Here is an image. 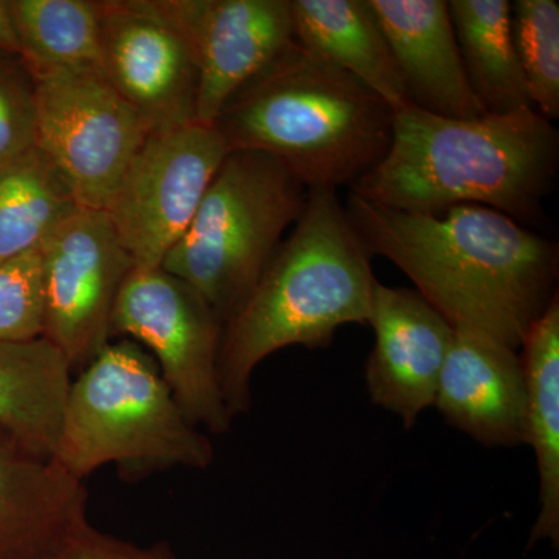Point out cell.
<instances>
[{
  "label": "cell",
  "mask_w": 559,
  "mask_h": 559,
  "mask_svg": "<svg viewBox=\"0 0 559 559\" xmlns=\"http://www.w3.org/2000/svg\"><path fill=\"white\" fill-rule=\"evenodd\" d=\"M44 333L40 250L0 263V344L39 340Z\"/></svg>",
  "instance_id": "obj_24"
},
{
  "label": "cell",
  "mask_w": 559,
  "mask_h": 559,
  "mask_svg": "<svg viewBox=\"0 0 559 559\" xmlns=\"http://www.w3.org/2000/svg\"><path fill=\"white\" fill-rule=\"evenodd\" d=\"M68 360L49 341L0 344V429L51 459L70 388Z\"/></svg>",
  "instance_id": "obj_19"
},
{
  "label": "cell",
  "mask_w": 559,
  "mask_h": 559,
  "mask_svg": "<svg viewBox=\"0 0 559 559\" xmlns=\"http://www.w3.org/2000/svg\"><path fill=\"white\" fill-rule=\"evenodd\" d=\"M294 40L360 81L392 109L409 103L370 0H290Z\"/></svg>",
  "instance_id": "obj_17"
},
{
  "label": "cell",
  "mask_w": 559,
  "mask_h": 559,
  "mask_svg": "<svg viewBox=\"0 0 559 559\" xmlns=\"http://www.w3.org/2000/svg\"><path fill=\"white\" fill-rule=\"evenodd\" d=\"M511 35L533 109L554 123L559 119V3L510 2Z\"/></svg>",
  "instance_id": "obj_23"
},
{
  "label": "cell",
  "mask_w": 559,
  "mask_h": 559,
  "mask_svg": "<svg viewBox=\"0 0 559 559\" xmlns=\"http://www.w3.org/2000/svg\"><path fill=\"white\" fill-rule=\"evenodd\" d=\"M527 384V444L538 468V516L528 549L559 546V296L528 330L520 349Z\"/></svg>",
  "instance_id": "obj_18"
},
{
  "label": "cell",
  "mask_w": 559,
  "mask_h": 559,
  "mask_svg": "<svg viewBox=\"0 0 559 559\" xmlns=\"http://www.w3.org/2000/svg\"><path fill=\"white\" fill-rule=\"evenodd\" d=\"M81 209L68 180L38 146L0 167V263L39 249Z\"/></svg>",
  "instance_id": "obj_21"
},
{
  "label": "cell",
  "mask_w": 559,
  "mask_h": 559,
  "mask_svg": "<svg viewBox=\"0 0 559 559\" xmlns=\"http://www.w3.org/2000/svg\"><path fill=\"white\" fill-rule=\"evenodd\" d=\"M0 51L21 57V44L17 39L16 28H14L9 0H0Z\"/></svg>",
  "instance_id": "obj_27"
},
{
  "label": "cell",
  "mask_w": 559,
  "mask_h": 559,
  "mask_svg": "<svg viewBox=\"0 0 559 559\" xmlns=\"http://www.w3.org/2000/svg\"><path fill=\"white\" fill-rule=\"evenodd\" d=\"M369 325L374 345L366 362L371 403L411 429L433 407L454 329L418 290L378 282Z\"/></svg>",
  "instance_id": "obj_13"
},
{
  "label": "cell",
  "mask_w": 559,
  "mask_h": 559,
  "mask_svg": "<svg viewBox=\"0 0 559 559\" xmlns=\"http://www.w3.org/2000/svg\"><path fill=\"white\" fill-rule=\"evenodd\" d=\"M212 441L183 412L156 360L134 341L106 345L70 382L51 460L83 481L105 465L124 479L207 469Z\"/></svg>",
  "instance_id": "obj_5"
},
{
  "label": "cell",
  "mask_w": 559,
  "mask_h": 559,
  "mask_svg": "<svg viewBox=\"0 0 559 559\" xmlns=\"http://www.w3.org/2000/svg\"><path fill=\"white\" fill-rule=\"evenodd\" d=\"M44 333L83 370L112 337L121 286L135 263L103 210L81 207L40 245Z\"/></svg>",
  "instance_id": "obj_10"
},
{
  "label": "cell",
  "mask_w": 559,
  "mask_h": 559,
  "mask_svg": "<svg viewBox=\"0 0 559 559\" xmlns=\"http://www.w3.org/2000/svg\"><path fill=\"white\" fill-rule=\"evenodd\" d=\"M411 105L448 119L485 116L460 57L447 0H370Z\"/></svg>",
  "instance_id": "obj_15"
},
{
  "label": "cell",
  "mask_w": 559,
  "mask_h": 559,
  "mask_svg": "<svg viewBox=\"0 0 559 559\" xmlns=\"http://www.w3.org/2000/svg\"><path fill=\"white\" fill-rule=\"evenodd\" d=\"M35 76L20 55L0 51V167L36 146Z\"/></svg>",
  "instance_id": "obj_25"
},
{
  "label": "cell",
  "mask_w": 559,
  "mask_h": 559,
  "mask_svg": "<svg viewBox=\"0 0 559 559\" xmlns=\"http://www.w3.org/2000/svg\"><path fill=\"white\" fill-rule=\"evenodd\" d=\"M227 153L213 124L151 132L103 207L135 266H162Z\"/></svg>",
  "instance_id": "obj_9"
},
{
  "label": "cell",
  "mask_w": 559,
  "mask_h": 559,
  "mask_svg": "<svg viewBox=\"0 0 559 559\" xmlns=\"http://www.w3.org/2000/svg\"><path fill=\"white\" fill-rule=\"evenodd\" d=\"M471 90L487 114L533 108L511 35L509 0H450Z\"/></svg>",
  "instance_id": "obj_20"
},
{
  "label": "cell",
  "mask_w": 559,
  "mask_h": 559,
  "mask_svg": "<svg viewBox=\"0 0 559 559\" xmlns=\"http://www.w3.org/2000/svg\"><path fill=\"white\" fill-rule=\"evenodd\" d=\"M433 407L448 425L487 448L527 444V384L521 353L455 331Z\"/></svg>",
  "instance_id": "obj_14"
},
{
  "label": "cell",
  "mask_w": 559,
  "mask_h": 559,
  "mask_svg": "<svg viewBox=\"0 0 559 559\" xmlns=\"http://www.w3.org/2000/svg\"><path fill=\"white\" fill-rule=\"evenodd\" d=\"M100 70L153 132L198 121L197 64L160 0H100Z\"/></svg>",
  "instance_id": "obj_11"
},
{
  "label": "cell",
  "mask_w": 559,
  "mask_h": 559,
  "mask_svg": "<svg viewBox=\"0 0 559 559\" xmlns=\"http://www.w3.org/2000/svg\"><path fill=\"white\" fill-rule=\"evenodd\" d=\"M83 481L0 429V559H43L87 520Z\"/></svg>",
  "instance_id": "obj_16"
},
{
  "label": "cell",
  "mask_w": 559,
  "mask_h": 559,
  "mask_svg": "<svg viewBox=\"0 0 559 559\" xmlns=\"http://www.w3.org/2000/svg\"><path fill=\"white\" fill-rule=\"evenodd\" d=\"M349 224L371 257L392 261L455 331L520 352L559 296V246L480 205L411 213L349 191Z\"/></svg>",
  "instance_id": "obj_1"
},
{
  "label": "cell",
  "mask_w": 559,
  "mask_h": 559,
  "mask_svg": "<svg viewBox=\"0 0 559 559\" xmlns=\"http://www.w3.org/2000/svg\"><path fill=\"white\" fill-rule=\"evenodd\" d=\"M559 168V132L533 108L448 119L406 103L393 110L388 154L349 191L411 213L457 205L539 224Z\"/></svg>",
  "instance_id": "obj_2"
},
{
  "label": "cell",
  "mask_w": 559,
  "mask_h": 559,
  "mask_svg": "<svg viewBox=\"0 0 559 559\" xmlns=\"http://www.w3.org/2000/svg\"><path fill=\"white\" fill-rule=\"evenodd\" d=\"M33 75L100 68V0H9Z\"/></svg>",
  "instance_id": "obj_22"
},
{
  "label": "cell",
  "mask_w": 559,
  "mask_h": 559,
  "mask_svg": "<svg viewBox=\"0 0 559 559\" xmlns=\"http://www.w3.org/2000/svg\"><path fill=\"white\" fill-rule=\"evenodd\" d=\"M197 64L198 121L226 103L294 40L290 0H160Z\"/></svg>",
  "instance_id": "obj_12"
},
{
  "label": "cell",
  "mask_w": 559,
  "mask_h": 559,
  "mask_svg": "<svg viewBox=\"0 0 559 559\" xmlns=\"http://www.w3.org/2000/svg\"><path fill=\"white\" fill-rule=\"evenodd\" d=\"M36 146L68 180L81 207L103 210L153 130L110 86L100 68L33 75Z\"/></svg>",
  "instance_id": "obj_8"
},
{
  "label": "cell",
  "mask_w": 559,
  "mask_h": 559,
  "mask_svg": "<svg viewBox=\"0 0 559 559\" xmlns=\"http://www.w3.org/2000/svg\"><path fill=\"white\" fill-rule=\"evenodd\" d=\"M377 283L337 191L310 190L293 234L223 325L218 371L231 417L250 409L253 371L275 352L329 347L341 326L369 325Z\"/></svg>",
  "instance_id": "obj_3"
},
{
  "label": "cell",
  "mask_w": 559,
  "mask_h": 559,
  "mask_svg": "<svg viewBox=\"0 0 559 559\" xmlns=\"http://www.w3.org/2000/svg\"><path fill=\"white\" fill-rule=\"evenodd\" d=\"M43 559H178L167 540L142 547L95 528L90 521L70 530Z\"/></svg>",
  "instance_id": "obj_26"
},
{
  "label": "cell",
  "mask_w": 559,
  "mask_h": 559,
  "mask_svg": "<svg viewBox=\"0 0 559 559\" xmlns=\"http://www.w3.org/2000/svg\"><path fill=\"white\" fill-rule=\"evenodd\" d=\"M229 151L277 157L308 190L352 187L388 154L393 109L293 40L213 121Z\"/></svg>",
  "instance_id": "obj_4"
},
{
  "label": "cell",
  "mask_w": 559,
  "mask_h": 559,
  "mask_svg": "<svg viewBox=\"0 0 559 559\" xmlns=\"http://www.w3.org/2000/svg\"><path fill=\"white\" fill-rule=\"evenodd\" d=\"M308 193L277 157L229 151L162 267L197 289L224 325L299 221Z\"/></svg>",
  "instance_id": "obj_6"
},
{
  "label": "cell",
  "mask_w": 559,
  "mask_h": 559,
  "mask_svg": "<svg viewBox=\"0 0 559 559\" xmlns=\"http://www.w3.org/2000/svg\"><path fill=\"white\" fill-rule=\"evenodd\" d=\"M114 334L153 353L162 378L198 428L229 432L234 417L218 371L223 323L189 283L162 266H135L114 308Z\"/></svg>",
  "instance_id": "obj_7"
}]
</instances>
